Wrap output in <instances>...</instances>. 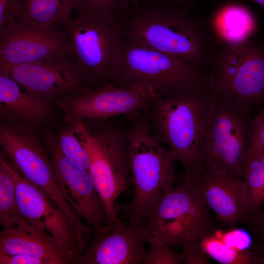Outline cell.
Wrapping results in <instances>:
<instances>
[{"label":"cell","instance_id":"6da1fadb","mask_svg":"<svg viewBox=\"0 0 264 264\" xmlns=\"http://www.w3.org/2000/svg\"><path fill=\"white\" fill-rule=\"evenodd\" d=\"M214 100L208 88L157 97L145 110L154 134L180 162L185 179L192 180L204 170L205 149Z\"/></svg>","mask_w":264,"mask_h":264},{"label":"cell","instance_id":"7a4b0ae2","mask_svg":"<svg viewBox=\"0 0 264 264\" xmlns=\"http://www.w3.org/2000/svg\"><path fill=\"white\" fill-rule=\"evenodd\" d=\"M121 20L125 40L201 67L210 66L217 52L207 26L183 6L153 3Z\"/></svg>","mask_w":264,"mask_h":264},{"label":"cell","instance_id":"3957f363","mask_svg":"<svg viewBox=\"0 0 264 264\" xmlns=\"http://www.w3.org/2000/svg\"><path fill=\"white\" fill-rule=\"evenodd\" d=\"M127 121V148L134 195L124 207V216L129 223L146 226L158 200L176 183V160L154 134L144 113L130 116Z\"/></svg>","mask_w":264,"mask_h":264},{"label":"cell","instance_id":"277c9868","mask_svg":"<svg viewBox=\"0 0 264 264\" xmlns=\"http://www.w3.org/2000/svg\"><path fill=\"white\" fill-rule=\"evenodd\" d=\"M105 120L72 122L89 159L88 172L104 203L106 225L118 220L117 198L132 184L123 125Z\"/></svg>","mask_w":264,"mask_h":264},{"label":"cell","instance_id":"5b68a950","mask_svg":"<svg viewBox=\"0 0 264 264\" xmlns=\"http://www.w3.org/2000/svg\"><path fill=\"white\" fill-rule=\"evenodd\" d=\"M203 67L125 40L111 84L123 88L151 87L160 97L208 88Z\"/></svg>","mask_w":264,"mask_h":264},{"label":"cell","instance_id":"8992f818","mask_svg":"<svg viewBox=\"0 0 264 264\" xmlns=\"http://www.w3.org/2000/svg\"><path fill=\"white\" fill-rule=\"evenodd\" d=\"M64 27L87 86L111 83L126 32L120 17L77 12Z\"/></svg>","mask_w":264,"mask_h":264},{"label":"cell","instance_id":"52a82bcc","mask_svg":"<svg viewBox=\"0 0 264 264\" xmlns=\"http://www.w3.org/2000/svg\"><path fill=\"white\" fill-rule=\"evenodd\" d=\"M208 85L216 96L250 112L264 101V47L249 41L217 51Z\"/></svg>","mask_w":264,"mask_h":264},{"label":"cell","instance_id":"ba28073f","mask_svg":"<svg viewBox=\"0 0 264 264\" xmlns=\"http://www.w3.org/2000/svg\"><path fill=\"white\" fill-rule=\"evenodd\" d=\"M214 226L209 209L193 183L183 177L158 200L146 224L151 234L163 236L171 246L198 242Z\"/></svg>","mask_w":264,"mask_h":264},{"label":"cell","instance_id":"9c48e42d","mask_svg":"<svg viewBox=\"0 0 264 264\" xmlns=\"http://www.w3.org/2000/svg\"><path fill=\"white\" fill-rule=\"evenodd\" d=\"M214 96L204 169L216 170L238 177L240 167L251 149L252 119L250 112L226 99Z\"/></svg>","mask_w":264,"mask_h":264},{"label":"cell","instance_id":"30bf717a","mask_svg":"<svg viewBox=\"0 0 264 264\" xmlns=\"http://www.w3.org/2000/svg\"><path fill=\"white\" fill-rule=\"evenodd\" d=\"M160 97L151 87L123 88L111 83L84 87L59 98L57 105L64 113V120H105L132 114L145 110Z\"/></svg>","mask_w":264,"mask_h":264},{"label":"cell","instance_id":"8fae6325","mask_svg":"<svg viewBox=\"0 0 264 264\" xmlns=\"http://www.w3.org/2000/svg\"><path fill=\"white\" fill-rule=\"evenodd\" d=\"M68 59L76 58L63 25L17 21L0 29V65Z\"/></svg>","mask_w":264,"mask_h":264},{"label":"cell","instance_id":"7c38bea8","mask_svg":"<svg viewBox=\"0 0 264 264\" xmlns=\"http://www.w3.org/2000/svg\"><path fill=\"white\" fill-rule=\"evenodd\" d=\"M46 150L61 189L77 216L94 231L106 224L107 213L104 203L88 172L80 169L63 154L58 139L44 134Z\"/></svg>","mask_w":264,"mask_h":264},{"label":"cell","instance_id":"4fadbf2b","mask_svg":"<svg viewBox=\"0 0 264 264\" xmlns=\"http://www.w3.org/2000/svg\"><path fill=\"white\" fill-rule=\"evenodd\" d=\"M0 73L10 77L31 94L49 99L63 97L87 86L74 59L0 65Z\"/></svg>","mask_w":264,"mask_h":264},{"label":"cell","instance_id":"5bb4252c","mask_svg":"<svg viewBox=\"0 0 264 264\" xmlns=\"http://www.w3.org/2000/svg\"><path fill=\"white\" fill-rule=\"evenodd\" d=\"M150 232L146 226L119 219L94 231L83 253L82 264H140L146 256Z\"/></svg>","mask_w":264,"mask_h":264},{"label":"cell","instance_id":"9a60e30c","mask_svg":"<svg viewBox=\"0 0 264 264\" xmlns=\"http://www.w3.org/2000/svg\"><path fill=\"white\" fill-rule=\"evenodd\" d=\"M10 169L22 216L30 224L43 228L61 243L83 255L75 230L51 199L21 176L10 164Z\"/></svg>","mask_w":264,"mask_h":264},{"label":"cell","instance_id":"2e32d148","mask_svg":"<svg viewBox=\"0 0 264 264\" xmlns=\"http://www.w3.org/2000/svg\"><path fill=\"white\" fill-rule=\"evenodd\" d=\"M189 180L193 183L207 207L221 222L234 226L248 221V198L242 179L205 169L196 177Z\"/></svg>","mask_w":264,"mask_h":264},{"label":"cell","instance_id":"e0dca14e","mask_svg":"<svg viewBox=\"0 0 264 264\" xmlns=\"http://www.w3.org/2000/svg\"><path fill=\"white\" fill-rule=\"evenodd\" d=\"M0 253L24 254L49 261L51 264H82V255L60 242L41 227L3 229Z\"/></svg>","mask_w":264,"mask_h":264},{"label":"cell","instance_id":"ac0fdd59","mask_svg":"<svg viewBox=\"0 0 264 264\" xmlns=\"http://www.w3.org/2000/svg\"><path fill=\"white\" fill-rule=\"evenodd\" d=\"M50 101L31 94L10 77L0 74V111L3 116L36 124L49 114Z\"/></svg>","mask_w":264,"mask_h":264},{"label":"cell","instance_id":"d6986e66","mask_svg":"<svg viewBox=\"0 0 264 264\" xmlns=\"http://www.w3.org/2000/svg\"><path fill=\"white\" fill-rule=\"evenodd\" d=\"M211 30L222 47L240 44L250 41L257 28L254 15L238 4L224 6L213 16Z\"/></svg>","mask_w":264,"mask_h":264},{"label":"cell","instance_id":"ffe728a7","mask_svg":"<svg viewBox=\"0 0 264 264\" xmlns=\"http://www.w3.org/2000/svg\"><path fill=\"white\" fill-rule=\"evenodd\" d=\"M82 0H25L23 14L18 21L64 26L72 17Z\"/></svg>","mask_w":264,"mask_h":264},{"label":"cell","instance_id":"44dd1931","mask_svg":"<svg viewBox=\"0 0 264 264\" xmlns=\"http://www.w3.org/2000/svg\"><path fill=\"white\" fill-rule=\"evenodd\" d=\"M0 223L3 229L29 224L20 212L10 163L2 152L0 155Z\"/></svg>","mask_w":264,"mask_h":264},{"label":"cell","instance_id":"7402d4cb","mask_svg":"<svg viewBox=\"0 0 264 264\" xmlns=\"http://www.w3.org/2000/svg\"><path fill=\"white\" fill-rule=\"evenodd\" d=\"M238 177L243 180L246 187L250 217L264 205V151L248 155Z\"/></svg>","mask_w":264,"mask_h":264},{"label":"cell","instance_id":"603a6c76","mask_svg":"<svg viewBox=\"0 0 264 264\" xmlns=\"http://www.w3.org/2000/svg\"><path fill=\"white\" fill-rule=\"evenodd\" d=\"M201 250L209 257L222 264H257L255 252L242 251L226 244L213 231L198 241Z\"/></svg>","mask_w":264,"mask_h":264},{"label":"cell","instance_id":"cb8c5ba5","mask_svg":"<svg viewBox=\"0 0 264 264\" xmlns=\"http://www.w3.org/2000/svg\"><path fill=\"white\" fill-rule=\"evenodd\" d=\"M58 140L66 157L78 168L88 171V156L73 127L72 129H66L60 132Z\"/></svg>","mask_w":264,"mask_h":264},{"label":"cell","instance_id":"d4e9b609","mask_svg":"<svg viewBox=\"0 0 264 264\" xmlns=\"http://www.w3.org/2000/svg\"><path fill=\"white\" fill-rule=\"evenodd\" d=\"M147 242L149 248L146 251L144 264H179L183 263L181 253L174 251L163 236L150 233Z\"/></svg>","mask_w":264,"mask_h":264},{"label":"cell","instance_id":"484cf974","mask_svg":"<svg viewBox=\"0 0 264 264\" xmlns=\"http://www.w3.org/2000/svg\"><path fill=\"white\" fill-rule=\"evenodd\" d=\"M121 0H82L77 12L120 17Z\"/></svg>","mask_w":264,"mask_h":264},{"label":"cell","instance_id":"4316f807","mask_svg":"<svg viewBox=\"0 0 264 264\" xmlns=\"http://www.w3.org/2000/svg\"><path fill=\"white\" fill-rule=\"evenodd\" d=\"M25 0H0V29L18 21L24 8Z\"/></svg>","mask_w":264,"mask_h":264},{"label":"cell","instance_id":"83f0119b","mask_svg":"<svg viewBox=\"0 0 264 264\" xmlns=\"http://www.w3.org/2000/svg\"><path fill=\"white\" fill-rule=\"evenodd\" d=\"M215 234L229 246L242 251L251 250V237L244 230L235 228L223 232L220 235Z\"/></svg>","mask_w":264,"mask_h":264},{"label":"cell","instance_id":"f1b7e54d","mask_svg":"<svg viewBox=\"0 0 264 264\" xmlns=\"http://www.w3.org/2000/svg\"><path fill=\"white\" fill-rule=\"evenodd\" d=\"M252 144L249 154L264 151V109L252 119Z\"/></svg>","mask_w":264,"mask_h":264},{"label":"cell","instance_id":"f546056e","mask_svg":"<svg viewBox=\"0 0 264 264\" xmlns=\"http://www.w3.org/2000/svg\"><path fill=\"white\" fill-rule=\"evenodd\" d=\"M183 263L184 264H207L209 257L201 250L198 242L185 243L180 246Z\"/></svg>","mask_w":264,"mask_h":264},{"label":"cell","instance_id":"4dcf8cb0","mask_svg":"<svg viewBox=\"0 0 264 264\" xmlns=\"http://www.w3.org/2000/svg\"><path fill=\"white\" fill-rule=\"evenodd\" d=\"M0 264H51L44 259L24 254L0 253Z\"/></svg>","mask_w":264,"mask_h":264},{"label":"cell","instance_id":"1f68e13d","mask_svg":"<svg viewBox=\"0 0 264 264\" xmlns=\"http://www.w3.org/2000/svg\"><path fill=\"white\" fill-rule=\"evenodd\" d=\"M250 221L258 233L264 237V211L261 210L252 215L248 222Z\"/></svg>","mask_w":264,"mask_h":264},{"label":"cell","instance_id":"d6a6232c","mask_svg":"<svg viewBox=\"0 0 264 264\" xmlns=\"http://www.w3.org/2000/svg\"><path fill=\"white\" fill-rule=\"evenodd\" d=\"M153 3H164L176 4L180 6H186L188 4L191 0H144Z\"/></svg>","mask_w":264,"mask_h":264},{"label":"cell","instance_id":"836d02e7","mask_svg":"<svg viewBox=\"0 0 264 264\" xmlns=\"http://www.w3.org/2000/svg\"><path fill=\"white\" fill-rule=\"evenodd\" d=\"M257 264H264V241L259 246L258 253H255Z\"/></svg>","mask_w":264,"mask_h":264},{"label":"cell","instance_id":"e575fe53","mask_svg":"<svg viewBox=\"0 0 264 264\" xmlns=\"http://www.w3.org/2000/svg\"><path fill=\"white\" fill-rule=\"evenodd\" d=\"M136 2L135 0H121V4L124 6H128L130 4H134Z\"/></svg>","mask_w":264,"mask_h":264},{"label":"cell","instance_id":"d590c367","mask_svg":"<svg viewBox=\"0 0 264 264\" xmlns=\"http://www.w3.org/2000/svg\"><path fill=\"white\" fill-rule=\"evenodd\" d=\"M264 7V0H249Z\"/></svg>","mask_w":264,"mask_h":264}]
</instances>
